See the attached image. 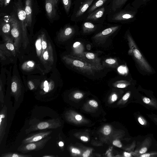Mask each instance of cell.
Here are the masks:
<instances>
[{"instance_id":"1","label":"cell","mask_w":157,"mask_h":157,"mask_svg":"<svg viewBox=\"0 0 157 157\" xmlns=\"http://www.w3.org/2000/svg\"><path fill=\"white\" fill-rule=\"evenodd\" d=\"M64 58L67 63L86 72L92 73L101 69L99 66L91 64L76 57H65Z\"/></svg>"},{"instance_id":"2","label":"cell","mask_w":157,"mask_h":157,"mask_svg":"<svg viewBox=\"0 0 157 157\" xmlns=\"http://www.w3.org/2000/svg\"><path fill=\"white\" fill-rule=\"evenodd\" d=\"M61 126V123L58 118L53 119L41 121L31 126L26 129V134L31 132L39 130L56 129Z\"/></svg>"},{"instance_id":"3","label":"cell","mask_w":157,"mask_h":157,"mask_svg":"<svg viewBox=\"0 0 157 157\" xmlns=\"http://www.w3.org/2000/svg\"><path fill=\"white\" fill-rule=\"evenodd\" d=\"M52 138L48 136L42 140L35 142L25 144H21L17 148V151L23 153H26L32 151H37L42 149L48 142Z\"/></svg>"},{"instance_id":"4","label":"cell","mask_w":157,"mask_h":157,"mask_svg":"<svg viewBox=\"0 0 157 157\" xmlns=\"http://www.w3.org/2000/svg\"><path fill=\"white\" fill-rule=\"evenodd\" d=\"M128 39H129L131 48L136 60L144 70L147 72L151 71V70L150 67L143 57L134 42L130 37H129Z\"/></svg>"},{"instance_id":"5","label":"cell","mask_w":157,"mask_h":157,"mask_svg":"<svg viewBox=\"0 0 157 157\" xmlns=\"http://www.w3.org/2000/svg\"><path fill=\"white\" fill-rule=\"evenodd\" d=\"M10 20L11 25V34L14 39V45L16 50L18 47L19 42L21 38V31L18 21L13 16L10 17Z\"/></svg>"},{"instance_id":"6","label":"cell","mask_w":157,"mask_h":157,"mask_svg":"<svg viewBox=\"0 0 157 157\" xmlns=\"http://www.w3.org/2000/svg\"><path fill=\"white\" fill-rule=\"evenodd\" d=\"M52 132V131L51 130L31 134L22 140L21 144H25L40 141L48 136Z\"/></svg>"},{"instance_id":"7","label":"cell","mask_w":157,"mask_h":157,"mask_svg":"<svg viewBox=\"0 0 157 157\" xmlns=\"http://www.w3.org/2000/svg\"><path fill=\"white\" fill-rule=\"evenodd\" d=\"M7 108L5 105L0 112V144H1L6 133L7 125Z\"/></svg>"},{"instance_id":"8","label":"cell","mask_w":157,"mask_h":157,"mask_svg":"<svg viewBox=\"0 0 157 157\" xmlns=\"http://www.w3.org/2000/svg\"><path fill=\"white\" fill-rule=\"evenodd\" d=\"M18 16L21 22L24 39H28L27 35L26 27V14L25 11L20 9L18 11Z\"/></svg>"},{"instance_id":"9","label":"cell","mask_w":157,"mask_h":157,"mask_svg":"<svg viewBox=\"0 0 157 157\" xmlns=\"http://www.w3.org/2000/svg\"><path fill=\"white\" fill-rule=\"evenodd\" d=\"M134 16V14L132 12L123 11L114 15L112 19L116 21H124L132 18Z\"/></svg>"},{"instance_id":"10","label":"cell","mask_w":157,"mask_h":157,"mask_svg":"<svg viewBox=\"0 0 157 157\" xmlns=\"http://www.w3.org/2000/svg\"><path fill=\"white\" fill-rule=\"evenodd\" d=\"M25 11L26 14L27 26H31L32 22V9L31 0H26Z\"/></svg>"},{"instance_id":"11","label":"cell","mask_w":157,"mask_h":157,"mask_svg":"<svg viewBox=\"0 0 157 157\" xmlns=\"http://www.w3.org/2000/svg\"><path fill=\"white\" fill-rule=\"evenodd\" d=\"M55 5L50 0H46L45 7L46 11L48 17L52 19L56 15Z\"/></svg>"},{"instance_id":"12","label":"cell","mask_w":157,"mask_h":157,"mask_svg":"<svg viewBox=\"0 0 157 157\" xmlns=\"http://www.w3.org/2000/svg\"><path fill=\"white\" fill-rule=\"evenodd\" d=\"M105 11V8L102 7L97 9L89 14L87 17L88 20H96L101 18L103 15Z\"/></svg>"},{"instance_id":"13","label":"cell","mask_w":157,"mask_h":157,"mask_svg":"<svg viewBox=\"0 0 157 157\" xmlns=\"http://www.w3.org/2000/svg\"><path fill=\"white\" fill-rule=\"evenodd\" d=\"M94 0H86L80 6L75 14V17H78L82 15L91 5Z\"/></svg>"},{"instance_id":"14","label":"cell","mask_w":157,"mask_h":157,"mask_svg":"<svg viewBox=\"0 0 157 157\" xmlns=\"http://www.w3.org/2000/svg\"><path fill=\"white\" fill-rule=\"evenodd\" d=\"M11 90L12 95L14 97L15 100L17 101L21 95V89L16 81H13L12 82Z\"/></svg>"},{"instance_id":"15","label":"cell","mask_w":157,"mask_h":157,"mask_svg":"<svg viewBox=\"0 0 157 157\" xmlns=\"http://www.w3.org/2000/svg\"><path fill=\"white\" fill-rule=\"evenodd\" d=\"M119 27V26H117L107 28L98 34L96 36L98 37L104 36L110 34L115 31L118 29Z\"/></svg>"},{"instance_id":"16","label":"cell","mask_w":157,"mask_h":157,"mask_svg":"<svg viewBox=\"0 0 157 157\" xmlns=\"http://www.w3.org/2000/svg\"><path fill=\"white\" fill-rule=\"evenodd\" d=\"M36 47L37 55L41 57L42 56V48L41 37L40 36L36 41Z\"/></svg>"},{"instance_id":"17","label":"cell","mask_w":157,"mask_h":157,"mask_svg":"<svg viewBox=\"0 0 157 157\" xmlns=\"http://www.w3.org/2000/svg\"><path fill=\"white\" fill-rule=\"evenodd\" d=\"M32 155L16 153H6L2 154L1 157H31Z\"/></svg>"},{"instance_id":"18","label":"cell","mask_w":157,"mask_h":157,"mask_svg":"<svg viewBox=\"0 0 157 157\" xmlns=\"http://www.w3.org/2000/svg\"><path fill=\"white\" fill-rule=\"evenodd\" d=\"M128 0H113L112 4V9L114 11L120 8Z\"/></svg>"},{"instance_id":"19","label":"cell","mask_w":157,"mask_h":157,"mask_svg":"<svg viewBox=\"0 0 157 157\" xmlns=\"http://www.w3.org/2000/svg\"><path fill=\"white\" fill-rule=\"evenodd\" d=\"M73 32V28L71 27L65 28L60 33L59 35L62 37H67L72 34Z\"/></svg>"},{"instance_id":"20","label":"cell","mask_w":157,"mask_h":157,"mask_svg":"<svg viewBox=\"0 0 157 157\" xmlns=\"http://www.w3.org/2000/svg\"><path fill=\"white\" fill-rule=\"evenodd\" d=\"M107 0H98L90 7L88 10V12H91L97 8L102 6Z\"/></svg>"},{"instance_id":"21","label":"cell","mask_w":157,"mask_h":157,"mask_svg":"<svg viewBox=\"0 0 157 157\" xmlns=\"http://www.w3.org/2000/svg\"><path fill=\"white\" fill-rule=\"evenodd\" d=\"M95 27V25L90 22H85L83 25V29L84 32L92 31L94 29Z\"/></svg>"},{"instance_id":"22","label":"cell","mask_w":157,"mask_h":157,"mask_svg":"<svg viewBox=\"0 0 157 157\" xmlns=\"http://www.w3.org/2000/svg\"><path fill=\"white\" fill-rule=\"evenodd\" d=\"M11 25L10 21L9 22H5L2 23L1 25L2 30L4 33H9L11 29Z\"/></svg>"},{"instance_id":"23","label":"cell","mask_w":157,"mask_h":157,"mask_svg":"<svg viewBox=\"0 0 157 157\" xmlns=\"http://www.w3.org/2000/svg\"><path fill=\"white\" fill-rule=\"evenodd\" d=\"M52 48L50 46H48L46 50L43 53L42 58L43 57L45 61L48 60L52 53Z\"/></svg>"},{"instance_id":"24","label":"cell","mask_w":157,"mask_h":157,"mask_svg":"<svg viewBox=\"0 0 157 157\" xmlns=\"http://www.w3.org/2000/svg\"><path fill=\"white\" fill-rule=\"evenodd\" d=\"M35 63L32 61H29L25 63L22 66L23 69L25 70H30L35 66Z\"/></svg>"},{"instance_id":"25","label":"cell","mask_w":157,"mask_h":157,"mask_svg":"<svg viewBox=\"0 0 157 157\" xmlns=\"http://www.w3.org/2000/svg\"><path fill=\"white\" fill-rule=\"evenodd\" d=\"M63 6L66 12L68 13L70 10L71 5V0H62Z\"/></svg>"},{"instance_id":"26","label":"cell","mask_w":157,"mask_h":157,"mask_svg":"<svg viewBox=\"0 0 157 157\" xmlns=\"http://www.w3.org/2000/svg\"><path fill=\"white\" fill-rule=\"evenodd\" d=\"M41 43L42 48V55L44 52L47 48V43L46 40L45 35L44 33H42L41 35Z\"/></svg>"},{"instance_id":"27","label":"cell","mask_w":157,"mask_h":157,"mask_svg":"<svg viewBox=\"0 0 157 157\" xmlns=\"http://www.w3.org/2000/svg\"><path fill=\"white\" fill-rule=\"evenodd\" d=\"M6 44V46L8 49L12 51L13 54L15 53L14 46L11 41H7Z\"/></svg>"},{"instance_id":"28","label":"cell","mask_w":157,"mask_h":157,"mask_svg":"<svg viewBox=\"0 0 157 157\" xmlns=\"http://www.w3.org/2000/svg\"><path fill=\"white\" fill-rule=\"evenodd\" d=\"M111 132V128L108 125L105 126L103 129V132L105 135H107L109 134Z\"/></svg>"},{"instance_id":"29","label":"cell","mask_w":157,"mask_h":157,"mask_svg":"<svg viewBox=\"0 0 157 157\" xmlns=\"http://www.w3.org/2000/svg\"><path fill=\"white\" fill-rule=\"evenodd\" d=\"M11 0H1L0 1V5L2 7L3 5L4 7L7 6L10 2Z\"/></svg>"},{"instance_id":"30","label":"cell","mask_w":157,"mask_h":157,"mask_svg":"<svg viewBox=\"0 0 157 157\" xmlns=\"http://www.w3.org/2000/svg\"><path fill=\"white\" fill-rule=\"evenodd\" d=\"M86 56L89 59H93L95 58V55L92 53L88 52L87 53Z\"/></svg>"},{"instance_id":"31","label":"cell","mask_w":157,"mask_h":157,"mask_svg":"<svg viewBox=\"0 0 157 157\" xmlns=\"http://www.w3.org/2000/svg\"><path fill=\"white\" fill-rule=\"evenodd\" d=\"M113 145L119 147H121L122 145L121 142L118 140H115L113 142Z\"/></svg>"},{"instance_id":"32","label":"cell","mask_w":157,"mask_h":157,"mask_svg":"<svg viewBox=\"0 0 157 157\" xmlns=\"http://www.w3.org/2000/svg\"><path fill=\"white\" fill-rule=\"evenodd\" d=\"M118 71L122 74H124L126 71V69L125 67L121 66L118 68Z\"/></svg>"},{"instance_id":"33","label":"cell","mask_w":157,"mask_h":157,"mask_svg":"<svg viewBox=\"0 0 157 157\" xmlns=\"http://www.w3.org/2000/svg\"><path fill=\"white\" fill-rule=\"evenodd\" d=\"M89 104L90 105L94 107H96L98 106V104L95 101L91 100L89 101Z\"/></svg>"},{"instance_id":"34","label":"cell","mask_w":157,"mask_h":157,"mask_svg":"<svg viewBox=\"0 0 157 157\" xmlns=\"http://www.w3.org/2000/svg\"><path fill=\"white\" fill-rule=\"evenodd\" d=\"M106 63L109 64H113L116 63V61L113 59H107L105 60Z\"/></svg>"},{"instance_id":"35","label":"cell","mask_w":157,"mask_h":157,"mask_svg":"<svg viewBox=\"0 0 157 157\" xmlns=\"http://www.w3.org/2000/svg\"><path fill=\"white\" fill-rule=\"evenodd\" d=\"M75 98L76 99H80L83 97L82 94L79 93H75L74 96Z\"/></svg>"},{"instance_id":"36","label":"cell","mask_w":157,"mask_h":157,"mask_svg":"<svg viewBox=\"0 0 157 157\" xmlns=\"http://www.w3.org/2000/svg\"><path fill=\"white\" fill-rule=\"evenodd\" d=\"M126 86V84L124 83H120L118 84L117 86L118 88H124Z\"/></svg>"},{"instance_id":"37","label":"cell","mask_w":157,"mask_h":157,"mask_svg":"<svg viewBox=\"0 0 157 157\" xmlns=\"http://www.w3.org/2000/svg\"><path fill=\"white\" fill-rule=\"evenodd\" d=\"M28 86L30 90H33L34 88V86L32 82L29 81L28 82Z\"/></svg>"},{"instance_id":"38","label":"cell","mask_w":157,"mask_h":157,"mask_svg":"<svg viewBox=\"0 0 157 157\" xmlns=\"http://www.w3.org/2000/svg\"><path fill=\"white\" fill-rule=\"evenodd\" d=\"M90 151L89 150H87L83 153L82 155L84 157H88L89 156Z\"/></svg>"},{"instance_id":"39","label":"cell","mask_w":157,"mask_h":157,"mask_svg":"<svg viewBox=\"0 0 157 157\" xmlns=\"http://www.w3.org/2000/svg\"><path fill=\"white\" fill-rule=\"evenodd\" d=\"M143 100L144 102L146 104H149L151 101L150 99L146 97L143 98Z\"/></svg>"},{"instance_id":"40","label":"cell","mask_w":157,"mask_h":157,"mask_svg":"<svg viewBox=\"0 0 157 157\" xmlns=\"http://www.w3.org/2000/svg\"><path fill=\"white\" fill-rule=\"evenodd\" d=\"M130 96V94L129 93H127L125 94L123 97V99L124 101L127 100Z\"/></svg>"},{"instance_id":"41","label":"cell","mask_w":157,"mask_h":157,"mask_svg":"<svg viewBox=\"0 0 157 157\" xmlns=\"http://www.w3.org/2000/svg\"><path fill=\"white\" fill-rule=\"evenodd\" d=\"M147 149L146 147H144L141 148L139 151L140 153L141 154L144 153L146 152Z\"/></svg>"},{"instance_id":"42","label":"cell","mask_w":157,"mask_h":157,"mask_svg":"<svg viewBox=\"0 0 157 157\" xmlns=\"http://www.w3.org/2000/svg\"><path fill=\"white\" fill-rule=\"evenodd\" d=\"M72 152L73 153H75L77 154L80 153V151L78 149L76 148H73L72 149Z\"/></svg>"},{"instance_id":"43","label":"cell","mask_w":157,"mask_h":157,"mask_svg":"<svg viewBox=\"0 0 157 157\" xmlns=\"http://www.w3.org/2000/svg\"><path fill=\"white\" fill-rule=\"evenodd\" d=\"M117 99V96L116 94H113L112 97V100L113 101H115Z\"/></svg>"},{"instance_id":"44","label":"cell","mask_w":157,"mask_h":157,"mask_svg":"<svg viewBox=\"0 0 157 157\" xmlns=\"http://www.w3.org/2000/svg\"><path fill=\"white\" fill-rule=\"evenodd\" d=\"M75 118L77 120L80 121L82 119V117L81 115H77L75 116Z\"/></svg>"},{"instance_id":"45","label":"cell","mask_w":157,"mask_h":157,"mask_svg":"<svg viewBox=\"0 0 157 157\" xmlns=\"http://www.w3.org/2000/svg\"><path fill=\"white\" fill-rule=\"evenodd\" d=\"M81 43L80 42H77L74 43L73 47L74 48H76L77 46H78Z\"/></svg>"},{"instance_id":"46","label":"cell","mask_w":157,"mask_h":157,"mask_svg":"<svg viewBox=\"0 0 157 157\" xmlns=\"http://www.w3.org/2000/svg\"><path fill=\"white\" fill-rule=\"evenodd\" d=\"M138 121L140 124L142 125H144V122L143 121L142 119L140 117H139L138 118Z\"/></svg>"},{"instance_id":"47","label":"cell","mask_w":157,"mask_h":157,"mask_svg":"<svg viewBox=\"0 0 157 157\" xmlns=\"http://www.w3.org/2000/svg\"><path fill=\"white\" fill-rule=\"evenodd\" d=\"M80 138L81 140L84 141H87L88 140L87 138L84 136H81Z\"/></svg>"},{"instance_id":"48","label":"cell","mask_w":157,"mask_h":157,"mask_svg":"<svg viewBox=\"0 0 157 157\" xmlns=\"http://www.w3.org/2000/svg\"><path fill=\"white\" fill-rule=\"evenodd\" d=\"M150 156V155L149 154H143L141 155V157H149Z\"/></svg>"},{"instance_id":"49","label":"cell","mask_w":157,"mask_h":157,"mask_svg":"<svg viewBox=\"0 0 157 157\" xmlns=\"http://www.w3.org/2000/svg\"><path fill=\"white\" fill-rule=\"evenodd\" d=\"M124 155L125 157H130L131 155L130 153L126 152H125L124 153Z\"/></svg>"},{"instance_id":"50","label":"cell","mask_w":157,"mask_h":157,"mask_svg":"<svg viewBox=\"0 0 157 157\" xmlns=\"http://www.w3.org/2000/svg\"><path fill=\"white\" fill-rule=\"evenodd\" d=\"M42 157H56V156L53 155H44V156H42Z\"/></svg>"},{"instance_id":"51","label":"cell","mask_w":157,"mask_h":157,"mask_svg":"<svg viewBox=\"0 0 157 157\" xmlns=\"http://www.w3.org/2000/svg\"><path fill=\"white\" fill-rule=\"evenodd\" d=\"M59 145L60 147H62L63 146L64 144L63 142L60 141L59 143Z\"/></svg>"},{"instance_id":"52","label":"cell","mask_w":157,"mask_h":157,"mask_svg":"<svg viewBox=\"0 0 157 157\" xmlns=\"http://www.w3.org/2000/svg\"><path fill=\"white\" fill-rule=\"evenodd\" d=\"M52 1V3H53V4L55 5V6H56V2H55V0H50Z\"/></svg>"},{"instance_id":"53","label":"cell","mask_w":157,"mask_h":157,"mask_svg":"<svg viewBox=\"0 0 157 157\" xmlns=\"http://www.w3.org/2000/svg\"><path fill=\"white\" fill-rule=\"evenodd\" d=\"M55 0V2H56V6L57 2H58V0Z\"/></svg>"},{"instance_id":"54","label":"cell","mask_w":157,"mask_h":157,"mask_svg":"<svg viewBox=\"0 0 157 157\" xmlns=\"http://www.w3.org/2000/svg\"><path fill=\"white\" fill-rule=\"evenodd\" d=\"M144 1H147V0H143Z\"/></svg>"},{"instance_id":"55","label":"cell","mask_w":157,"mask_h":157,"mask_svg":"<svg viewBox=\"0 0 157 157\" xmlns=\"http://www.w3.org/2000/svg\"><path fill=\"white\" fill-rule=\"evenodd\" d=\"M1 0H0V1H1Z\"/></svg>"}]
</instances>
